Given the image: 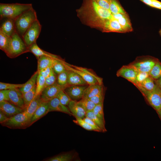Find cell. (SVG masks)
Returning <instances> with one entry per match:
<instances>
[{"label": "cell", "mask_w": 161, "mask_h": 161, "mask_svg": "<svg viewBox=\"0 0 161 161\" xmlns=\"http://www.w3.org/2000/svg\"><path fill=\"white\" fill-rule=\"evenodd\" d=\"M32 8L31 4L0 3V19L7 18L15 20L24 12Z\"/></svg>", "instance_id": "cell-1"}, {"label": "cell", "mask_w": 161, "mask_h": 161, "mask_svg": "<svg viewBox=\"0 0 161 161\" xmlns=\"http://www.w3.org/2000/svg\"><path fill=\"white\" fill-rule=\"evenodd\" d=\"M37 19L36 13L33 8L25 11L15 20L16 32L22 38L28 29Z\"/></svg>", "instance_id": "cell-2"}, {"label": "cell", "mask_w": 161, "mask_h": 161, "mask_svg": "<svg viewBox=\"0 0 161 161\" xmlns=\"http://www.w3.org/2000/svg\"><path fill=\"white\" fill-rule=\"evenodd\" d=\"M28 52L29 48L22 38L16 32L11 37L9 46L6 54L8 57L13 58Z\"/></svg>", "instance_id": "cell-3"}, {"label": "cell", "mask_w": 161, "mask_h": 161, "mask_svg": "<svg viewBox=\"0 0 161 161\" xmlns=\"http://www.w3.org/2000/svg\"><path fill=\"white\" fill-rule=\"evenodd\" d=\"M31 118L24 111L9 118L1 124L11 129H25L31 126Z\"/></svg>", "instance_id": "cell-4"}, {"label": "cell", "mask_w": 161, "mask_h": 161, "mask_svg": "<svg viewBox=\"0 0 161 161\" xmlns=\"http://www.w3.org/2000/svg\"><path fill=\"white\" fill-rule=\"evenodd\" d=\"M66 64L67 69L72 70L78 74L89 85L100 84H102V80L95 73L85 68L75 66L69 65Z\"/></svg>", "instance_id": "cell-5"}, {"label": "cell", "mask_w": 161, "mask_h": 161, "mask_svg": "<svg viewBox=\"0 0 161 161\" xmlns=\"http://www.w3.org/2000/svg\"><path fill=\"white\" fill-rule=\"evenodd\" d=\"M157 61L150 57H138L128 65L137 72H149Z\"/></svg>", "instance_id": "cell-6"}, {"label": "cell", "mask_w": 161, "mask_h": 161, "mask_svg": "<svg viewBox=\"0 0 161 161\" xmlns=\"http://www.w3.org/2000/svg\"><path fill=\"white\" fill-rule=\"evenodd\" d=\"M41 29V25L37 19L33 23L23 35V39L29 48L32 44L36 42Z\"/></svg>", "instance_id": "cell-7"}, {"label": "cell", "mask_w": 161, "mask_h": 161, "mask_svg": "<svg viewBox=\"0 0 161 161\" xmlns=\"http://www.w3.org/2000/svg\"><path fill=\"white\" fill-rule=\"evenodd\" d=\"M138 88L157 112L161 110V90L158 87L151 91H148L141 87Z\"/></svg>", "instance_id": "cell-8"}, {"label": "cell", "mask_w": 161, "mask_h": 161, "mask_svg": "<svg viewBox=\"0 0 161 161\" xmlns=\"http://www.w3.org/2000/svg\"><path fill=\"white\" fill-rule=\"evenodd\" d=\"M68 86H60L56 82L53 84L44 88L40 95L42 101L48 102L56 97L60 91L64 90Z\"/></svg>", "instance_id": "cell-9"}, {"label": "cell", "mask_w": 161, "mask_h": 161, "mask_svg": "<svg viewBox=\"0 0 161 161\" xmlns=\"http://www.w3.org/2000/svg\"><path fill=\"white\" fill-rule=\"evenodd\" d=\"M87 86V85L69 86L64 91L71 100L78 101L83 98L84 91Z\"/></svg>", "instance_id": "cell-10"}, {"label": "cell", "mask_w": 161, "mask_h": 161, "mask_svg": "<svg viewBox=\"0 0 161 161\" xmlns=\"http://www.w3.org/2000/svg\"><path fill=\"white\" fill-rule=\"evenodd\" d=\"M137 72L128 65L123 66L117 72L118 77H123L133 83L137 87L136 76Z\"/></svg>", "instance_id": "cell-11"}, {"label": "cell", "mask_w": 161, "mask_h": 161, "mask_svg": "<svg viewBox=\"0 0 161 161\" xmlns=\"http://www.w3.org/2000/svg\"><path fill=\"white\" fill-rule=\"evenodd\" d=\"M0 110L9 118L24 111L7 101L0 102Z\"/></svg>", "instance_id": "cell-12"}, {"label": "cell", "mask_w": 161, "mask_h": 161, "mask_svg": "<svg viewBox=\"0 0 161 161\" xmlns=\"http://www.w3.org/2000/svg\"><path fill=\"white\" fill-rule=\"evenodd\" d=\"M18 89H9L8 101L25 110L23 94Z\"/></svg>", "instance_id": "cell-13"}, {"label": "cell", "mask_w": 161, "mask_h": 161, "mask_svg": "<svg viewBox=\"0 0 161 161\" xmlns=\"http://www.w3.org/2000/svg\"><path fill=\"white\" fill-rule=\"evenodd\" d=\"M67 106L76 119H83L85 117L86 112L77 101L71 100Z\"/></svg>", "instance_id": "cell-14"}, {"label": "cell", "mask_w": 161, "mask_h": 161, "mask_svg": "<svg viewBox=\"0 0 161 161\" xmlns=\"http://www.w3.org/2000/svg\"><path fill=\"white\" fill-rule=\"evenodd\" d=\"M0 25V30L9 37H11L16 32L15 20L10 18H4Z\"/></svg>", "instance_id": "cell-15"}, {"label": "cell", "mask_w": 161, "mask_h": 161, "mask_svg": "<svg viewBox=\"0 0 161 161\" xmlns=\"http://www.w3.org/2000/svg\"><path fill=\"white\" fill-rule=\"evenodd\" d=\"M48 104L49 112H59L67 114L70 116L72 115L68 107L62 104L56 97L49 101Z\"/></svg>", "instance_id": "cell-16"}, {"label": "cell", "mask_w": 161, "mask_h": 161, "mask_svg": "<svg viewBox=\"0 0 161 161\" xmlns=\"http://www.w3.org/2000/svg\"><path fill=\"white\" fill-rule=\"evenodd\" d=\"M49 111L48 102L42 101L34 113L31 120V125L45 115Z\"/></svg>", "instance_id": "cell-17"}, {"label": "cell", "mask_w": 161, "mask_h": 161, "mask_svg": "<svg viewBox=\"0 0 161 161\" xmlns=\"http://www.w3.org/2000/svg\"><path fill=\"white\" fill-rule=\"evenodd\" d=\"M68 70L67 83L68 85H88L81 77L76 72Z\"/></svg>", "instance_id": "cell-18"}, {"label": "cell", "mask_w": 161, "mask_h": 161, "mask_svg": "<svg viewBox=\"0 0 161 161\" xmlns=\"http://www.w3.org/2000/svg\"><path fill=\"white\" fill-rule=\"evenodd\" d=\"M103 91L102 84L97 83L89 85L84 91L83 98H90Z\"/></svg>", "instance_id": "cell-19"}, {"label": "cell", "mask_w": 161, "mask_h": 161, "mask_svg": "<svg viewBox=\"0 0 161 161\" xmlns=\"http://www.w3.org/2000/svg\"><path fill=\"white\" fill-rule=\"evenodd\" d=\"M118 21L124 32H129L133 30L129 17L126 13H120Z\"/></svg>", "instance_id": "cell-20"}, {"label": "cell", "mask_w": 161, "mask_h": 161, "mask_svg": "<svg viewBox=\"0 0 161 161\" xmlns=\"http://www.w3.org/2000/svg\"><path fill=\"white\" fill-rule=\"evenodd\" d=\"M29 52L32 53L36 58L37 59L42 55L48 56L55 58H59L61 57L58 55L46 52L41 49L35 43L29 48Z\"/></svg>", "instance_id": "cell-21"}, {"label": "cell", "mask_w": 161, "mask_h": 161, "mask_svg": "<svg viewBox=\"0 0 161 161\" xmlns=\"http://www.w3.org/2000/svg\"><path fill=\"white\" fill-rule=\"evenodd\" d=\"M42 101L40 95L36 96L24 111L32 118L35 112Z\"/></svg>", "instance_id": "cell-22"}, {"label": "cell", "mask_w": 161, "mask_h": 161, "mask_svg": "<svg viewBox=\"0 0 161 161\" xmlns=\"http://www.w3.org/2000/svg\"><path fill=\"white\" fill-rule=\"evenodd\" d=\"M54 58H55L45 55L39 57L37 59V70L38 71L45 68L52 66Z\"/></svg>", "instance_id": "cell-23"}, {"label": "cell", "mask_w": 161, "mask_h": 161, "mask_svg": "<svg viewBox=\"0 0 161 161\" xmlns=\"http://www.w3.org/2000/svg\"><path fill=\"white\" fill-rule=\"evenodd\" d=\"M38 72L37 70L30 78L21 87L19 88V91L24 94L32 89L35 85Z\"/></svg>", "instance_id": "cell-24"}, {"label": "cell", "mask_w": 161, "mask_h": 161, "mask_svg": "<svg viewBox=\"0 0 161 161\" xmlns=\"http://www.w3.org/2000/svg\"><path fill=\"white\" fill-rule=\"evenodd\" d=\"M66 64L61 58L54 59L52 67L56 75H57L67 70L66 66Z\"/></svg>", "instance_id": "cell-25"}, {"label": "cell", "mask_w": 161, "mask_h": 161, "mask_svg": "<svg viewBox=\"0 0 161 161\" xmlns=\"http://www.w3.org/2000/svg\"><path fill=\"white\" fill-rule=\"evenodd\" d=\"M74 157V155L72 153L66 152L46 158L44 160L46 161H70L72 160Z\"/></svg>", "instance_id": "cell-26"}, {"label": "cell", "mask_w": 161, "mask_h": 161, "mask_svg": "<svg viewBox=\"0 0 161 161\" xmlns=\"http://www.w3.org/2000/svg\"><path fill=\"white\" fill-rule=\"evenodd\" d=\"M85 117L93 121L101 129L102 132H105L107 131L105 127V123L97 117L94 113L93 111L86 112Z\"/></svg>", "instance_id": "cell-27"}, {"label": "cell", "mask_w": 161, "mask_h": 161, "mask_svg": "<svg viewBox=\"0 0 161 161\" xmlns=\"http://www.w3.org/2000/svg\"><path fill=\"white\" fill-rule=\"evenodd\" d=\"M36 85L30 90L23 94L25 110L28 107L35 97L36 92Z\"/></svg>", "instance_id": "cell-28"}, {"label": "cell", "mask_w": 161, "mask_h": 161, "mask_svg": "<svg viewBox=\"0 0 161 161\" xmlns=\"http://www.w3.org/2000/svg\"><path fill=\"white\" fill-rule=\"evenodd\" d=\"M11 37H9L0 30V49L6 54L9 48Z\"/></svg>", "instance_id": "cell-29"}, {"label": "cell", "mask_w": 161, "mask_h": 161, "mask_svg": "<svg viewBox=\"0 0 161 161\" xmlns=\"http://www.w3.org/2000/svg\"><path fill=\"white\" fill-rule=\"evenodd\" d=\"M139 87H141L149 91L154 90L158 88L155 83L154 79L150 76L145 79L137 88Z\"/></svg>", "instance_id": "cell-30"}, {"label": "cell", "mask_w": 161, "mask_h": 161, "mask_svg": "<svg viewBox=\"0 0 161 161\" xmlns=\"http://www.w3.org/2000/svg\"><path fill=\"white\" fill-rule=\"evenodd\" d=\"M110 10L112 14L126 12L118 0H111L110 4Z\"/></svg>", "instance_id": "cell-31"}, {"label": "cell", "mask_w": 161, "mask_h": 161, "mask_svg": "<svg viewBox=\"0 0 161 161\" xmlns=\"http://www.w3.org/2000/svg\"><path fill=\"white\" fill-rule=\"evenodd\" d=\"M78 103L80 105L86 112L92 111L96 105L90 99L82 98L78 101Z\"/></svg>", "instance_id": "cell-32"}, {"label": "cell", "mask_w": 161, "mask_h": 161, "mask_svg": "<svg viewBox=\"0 0 161 161\" xmlns=\"http://www.w3.org/2000/svg\"><path fill=\"white\" fill-rule=\"evenodd\" d=\"M45 78L38 73L36 80V89L35 97L41 95L44 88Z\"/></svg>", "instance_id": "cell-33"}, {"label": "cell", "mask_w": 161, "mask_h": 161, "mask_svg": "<svg viewBox=\"0 0 161 161\" xmlns=\"http://www.w3.org/2000/svg\"><path fill=\"white\" fill-rule=\"evenodd\" d=\"M150 76L154 80L161 77V64L157 61L149 72Z\"/></svg>", "instance_id": "cell-34"}, {"label": "cell", "mask_w": 161, "mask_h": 161, "mask_svg": "<svg viewBox=\"0 0 161 161\" xmlns=\"http://www.w3.org/2000/svg\"><path fill=\"white\" fill-rule=\"evenodd\" d=\"M68 70L61 72L57 76V83L61 86H69L67 83Z\"/></svg>", "instance_id": "cell-35"}, {"label": "cell", "mask_w": 161, "mask_h": 161, "mask_svg": "<svg viewBox=\"0 0 161 161\" xmlns=\"http://www.w3.org/2000/svg\"><path fill=\"white\" fill-rule=\"evenodd\" d=\"M57 97L63 105L67 106L71 100L64 90L60 91L57 95Z\"/></svg>", "instance_id": "cell-36"}, {"label": "cell", "mask_w": 161, "mask_h": 161, "mask_svg": "<svg viewBox=\"0 0 161 161\" xmlns=\"http://www.w3.org/2000/svg\"><path fill=\"white\" fill-rule=\"evenodd\" d=\"M92 111L97 117L105 123L103 111V103L96 105Z\"/></svg>", "instance_id": "cell-37"}, {"label": "cell", "mask_w": 161, "mask_h": 161, "mask_svg": "<svg viewBox=\"0 0 161 161\" xmlns=\"http://www.w3.org/2000/svg\"><path fill=\"white\" fill-rule=\"evenodd\" d=\"M57 80L56 75L53 69L49 75L45 78L44 88L53 84L57 82Z\"/></svg>", "instance_id": "cell-38"}, {"label": "cell", "mask_w": 161, "mask_h": 161, "mask_svg": "<svg viewBox=\"0 0 161 161\" xmlns=\"http://www.w3.org/2000/svg\"><path fill=\"white\" fill-rule=\"evenodd\" d=\"M73 122L87 130L95 131V129L83 119H76Z\"/></svg>", "instance_id": "cell-39"}, {"label": "cell", "mask_w": 161, "mask_h": 161, "mask_svg": "<svg viewBox=\"0 0 161 161\" xmlns=\"http://www.w3.org/2000/svg\"><path fill=\"white\" fill-rule=\"evenodd\" d=\"M150 76L149 72H137L136 76V81L137 83L138 88L141 84Z\"/></svg>", "instance_id": "cell-40"}, {"label": "cell", "mask_w": 161, "mask_h": 161, "mask_svg": "<svg viewBox=\"0 0 161 161\" xmlns=\"http://www.w3.org/2000/svg\"><path fill=\"white\" fill-rule=\"evenodd\" d=\"M24 84V83L15 84L0 82V90L19 88L22 87Z\"/></svg>", "instance_id": "cell-41"}, {"label": "cell", "mask_w": 161, "mask_h": 161, "mask_svg": "<svg viewBox=\"0 0 161 161\" xmlns=\"http://www.w3.org/2000/svg\"><path fill=\"white\" fill-rule=\"evenodd\" d=\"M104 98L103 91L97 95L89 98L95 105L103 103Z\"/></svg>", "instance_id": "cell-42"}, {"label": "cell", "mask_w": 161, "mask_h": 161, "mask_svg": "<svg viewBox=\"0 0 161 161\" xmlns=\"http://www.w3.org/2000/svg\"><path fill=\"white\" fill-rule=\"evenodd\" d=\"M101 7L110 9V4L111 0H93Z\"/></svg>", "instance_id": "cell-43"}, {"label": "cell", "mask_w": 161, "mask_h": 161, "mask_svg": "<svg viewBox=\"0 0 161 161\" xmlns=\"http://www.w3.org/2000/svg\"><path fill=\"white\" fill-rule=\"evenodd\" d=\"M9 89L1 90L0 91V102L9 100Z\"/></svg>", "instance_id": "cell-44"}, {"label": "cell", "mask_w": 161, "mask_h": 161, "mask_svg": "<svg viewBox=\"0 0 161 161\" xmlns=\"http://www.w3.org/2000/svg\"><path fill=\"white\" fill-rule=\"evenodd\" d=\"M52 69V66L43 69L38 71V73H39L46 78L49 75Z\"/></svg>", "instance_id": "cell-45"}, {"label": "cell", "mask_w": 161, "mask_h": 161, "mask_svg": "<svg viewBox=\"0 0 161 161\" xmlns=\"http://www.w3.org/2000/svg\"><path fill=\"white\" fill-rule=\"evenodd\" d=\"M83 119L92 126L95 129V131L97 132H102L101 129L91 120L86 117H85Z\"/></svg>", "instance_id": "cell-46"}, {"label": "cell", "mask_w": 161, "mask_h": 161, "mask_svg": "<svg viewBox=\"0 0 161 161\" xmlns=\"http://www.w3.org/2000/svg\"><path fill=\"white\" fill-rule=\"evenodd\" d=\"M152 7L161 10V2L157 0H152Z\"/></svg>", "instance_id": "cell-47"}, {"label": "cell", "mask_w": 161, "mask_h": 161, "mask_svg": "<svg viewBox=\"0 0 161 161\" xmlns=\"http://www.w3.org/2000/svg\"><path fill=\"white\" fill-rule=\"evenodd\" d=\"M9 118L3 112L0 110V123L1 124L5 122Z\"/></svg>", "instance_id": "cell-48"}, {"label": "cell", "mask_w": 161, "mask_h": 161, "mask_svg": "<svg viewBox=\"0 0 161 161\" xmlns=\"http://www.w3.org/2000/svg\"><path fill=\"white\" fill-rule=\"evenodd\" d=\"M154 80L157 86L161 90V77L157 79Z\"/></svg>", "instance_id": "cell-49"}, {"label": "cell", "mask_w": 161, "mask_h": 161, "mask_svg": "<svg viewBox=\"0 0 161 161\" xmlns=\"http://www.w3.org/2000/svg\"><path fill=\"white\" fill-rule=\"evenodd\" d=\"M145 4L152 7V0H140Z\"/></svg>", "instance_id": "cell-50"}, {"label": "cell", "mask_w": 161, "mask_h": 161, "mask_svg": "<svg viewBox=\"0 0 161 161\" xmlns=\"http://www.w3.org/2000/svg\"><path fill=\"white\" fill-rule=\"evenodd\" d=\"M157 112L161 119V110Z\"/></svg>", "instance_id": "cell-51"}, {"label": "cell", "mask_w": 161, "mask_h": 161, "mask_svg": "<svg viewBox=\"0 0 161 161\" xmlns=\"http://www.w3.org/2000/svg\"><path fill=\"white\" fill-rule=\"evenodd\" d=\"M159 33L161 36V30H160L159 31Z\"/></svg>", "instance_id": "cell-52"}]
</instances>
